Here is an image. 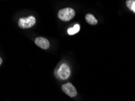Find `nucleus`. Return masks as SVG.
Instances as JSON below:
<instances>
[{"label":"nucleus","instance_id":"1","mask_svg":"<svg viewBox=\"0 0 135 101\" xmlns=\"http://www.w3.org/2000/svg\"><path fill=\"white\" fill-rule=\"evenodd\" d=\"M74 10L70 7L61 9L58 12V18L63 21H68L71 20L74 17Z\"/></svg>","mask_w":135,"mask_h":101},{"label":"nucleus","instance_id":"2","mask_svg":"<svg viewBox=\"0 0 135 101\" xmlns=\"http://www.w3.org/2000/svg\"><path fill=\"white\" fill-rule=\"evenodd\" d=\"M36 19L33 16H29L28 17L21 18L18 21V25L21 29L31 28L35 25Z\"/></svg>","mask_w":135,"mask_h":101},{"label":"nucleus","instance_id":"3","mask_svg":"<svg viewBox=\"0 0 135 101\" xmlns=\"http://www.w3.org/2000/svg\"><path fill=\"white\" fill-rule=\"evenodd\" d=\"M71 71L68 65L66 64H63L60 65L58 72H57V76L60 79L65 80L70 76Z\"/></svg>","mask_w":135,"mask_h":101},{"label":"nucleus","instance_id":"4","mask_svg":"<svg viewBox=\"0 0 135 101\" xmlns=\"http://www.w3.org/2000/svg\"><path fill=\"white\" fill-rule=\"evenodd\" d=\"M61 88H62L63 92L65 94H66L68 96L72 97V98L77 96V92L76 89L71 83H66V84H63L61 86Z\"/></svg>","mask_w":135,"mask_h":101},{"label":"nucleus","instance_id":"5","mask_svg":"<svg viewBox=\"0 0 135 101\" xmlns=\"http://www.w3.org/2000/svg\"><path fill=\"white\" fill-rule=\"evenodd\" d=\"M35 43L38 47L43 49H48L50 47V43L47 39L43 37H38L35 39Z\"/></svg>","mask_w":135,"mask_h":101},{"label":"nucleus","instance_id":"6","mask_svg":"<svg viewBox=\"0 0 135 101\" xmlns=\"http://www.w3.org/2000/svg\"><path fill=\"white\" fill-rule=\"evenodd\" d=\"M85 19H86L87 23H88L91 25H96L98 23V20L95 18L94 16L90 14V13L86 14V17H85Z\"/></svg>","mask_w":135,"mask_h":101},{"label":"nucleus","instance_id":"7","mask_svg":"<svg viewBox=\"0 0 135 101\" xmlns=\"http://www.w3.org/2000/svg\"><path fill=\"white\" fill-rule=\"evenodd\" d=\"M79 30H80V25L79 24H75L73 27H71L68 29V33L69 35H73L78 33Z\"/></svg>","mask_w":135,"mask_h":101},{"label":"nucleus","instance_id":"8","mask_svg":"<svg viewBox=\"0 0 135 101\" xmlns=\"http://www.w3.org/2000/svg\"><path fill=\"white\" fill-rule=\"evenodd\" d=\"M126 4L128 9L135 13V1L134 0H127Z\"/></svg>","mask_w":135,"mask_h":101},{"label":"nucleus","instance_id":"9","mask_svg":"<svg viewBox=\"0 0 135 101\" xmlns=\"http://www.w3.org/2000/svg\"><path fill=\"white\" fill-rule=\"evenodd\" d=\"M2 62H3V60H2V59H1V57H0V65H1V64H2Z\"/></svg>","mask_w":135,"mask_h":101}]
</instances>
